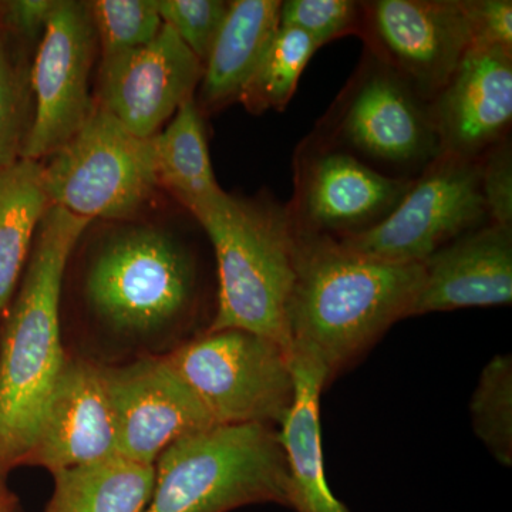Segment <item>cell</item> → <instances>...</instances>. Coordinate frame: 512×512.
I'll return each instance as SVG.
<instances>
[{"label":"cell","instance_id":"f1b7e54d","mask_svg":"<svg viewBox=\"0 0 512 512\" xmlns=\"http://www.w3.org/2000/svg\"><path fill=\"white\" fill-rule=\"evenodd\" d=\"M481 192L488 218L494 224L512 227V146L505 138L480 160Z\"/></svg>","mask_w":512,"mask_h":512},{"label":"cell","instance_id":"8fae6325","mask_svg":"<svg viewBox=\"0 0 512 512\" xmlns=\"http://www.w3.org/2000/svg\"><path fill=\"white\" fill-rule=\"evenodd\" d=\"M97 53L89 2L59 0L30 67L33 119L22 158L46 160L90 119L96 109L90 77Z\"/></svg>","mask_w":512,"mask_h":512},{"label":"cell","instance_id":"9a60e30c","mask_svg":"<svg viewBox=\"0 0 512 512\" xmlns=\"http://www.w3.org/2000/svg\"><path fill=\"white\" fill-rule=\"evenodd\" d=\"M116 457L119 434L104 366L67 357L26 463L56 474Z\"/></svg>","mask_w":512,"mask_h":512},{"label":"cell","instance_id":"44dd1931","mask_svg":"<svg viewBox=\"0 0 512 512\" xmlns=\"http://www.w3.org/2000/svg\"><path fill=\"white\" fill-rule=\"evenodd\" d=\"M50 205L42 161L20 158L0 170V315L9 308Z\"/></svg>","mask_w":512,"mask_h":512},{"label":"cell","instance_id":"d4e9b609","mask_svg":"<svg viewBox=\"0 0 512 512\" xmlns=\"http://www.w3.org/2000/svg\"><path fill=\"white\" fill-rule=\"evenodd\" d=\"M89 6L101 57L147 45L164 25L158 0H96Z\"/></svg>","mask_w":512,"mask_h":512},{"label":"cell","instance_id":"4dcf8cb0","mask_svg":"<svg viewBox=\"0 0 512 512\" xmlns=\"http://www.w3.org/2000/svg\"><path fill=\"white\" fill-rule=\"evenodd\" d=\"M59 0H13L6 3V25L23 39L39 43Z\"/></svg>","mask_w":512,"mask_h":512},{"label":"cell","instance_id":"484cf974","mask_svg":"<svg viewBox=\"0 0 512 512\" xmlns=\"http://www.w3.org/2000/svg\"><path fill=\"white\" fill-rule=\"evenodd\" d=\"M32 90L0 36V170L22 158L32 126Z\"/></svg>","mask_w":512,"mask_h":512},{"label":"cell","instance_id":"603a6c76","mask_svg":"<svg viewBox=\"0 0 512 512\" xmlns=\"http://www.w3.org/2000/svg\"><path fill=\"white\" fill-rule=\"evenodd\" d=\"M319 49L318 43L302 30L279 26L239 103L254 114L285 110L303 70Z\"/></svg>","mask_w":512,"mask_h":512},{"label":"cell","instance_id":"ffe728a7","mask_svg":"<svg viewBox=\"0 0 512 512\" xmlns=\"http://www.w3.org/2000/svg\"><path fill=\"white\" fill-rule=\"evenodd\" d=\"M158 185L192 218L224 192L215 178L204 114L195 99L185 101L153 136Z\"/></svg>","mask_w":512,"mask_h":512},{"label":"cell","instance_id":"ba28073f","mask_svg":"<svg viewBox=\"0 0 512 512\" xmlns=\"http://www.w3.org/2000/svg\"><path fill=\"white\" fill-rule=\"evenodd\" d=\"M215 426L279 427L295 394L292 356L242 329L207 330L165 355Z\"/></svg>","mask_w":512,"mask_h":512},{"label":"cell","instance_id":"f546056e","mask_svg":"<svg viewBox=\"0 0 512 512\" xmlns=\"http://www.w3.org/2000/svg\"><path fill=\"white\" fill-rule=\"evenodd\" d=\"M473 45L512 52L511 0H466ZM471 45V46H473Z\"/></svg>","mask_w":512,"mask_h":512},{"label":"cell","instance_id":"8992f818","mask_svg":"<svg viewBox=\"0 0 512 512\" xmlns=\"http://www.w3.org/2000/svg\"><path fill=\"white\" fill-rule=\"evenodd\" d=\"M42 167L50 204L90 222L140 217L161 191L153 137L136 136L97 104Z\"/></svg>","mask_w":512,"mask_h":512},{"label":"cell","instance_id":"e0dca14e","mask_svg":"<svg viewBox=\"0 0 512 512\" xmlns=\"http://www.w3.org/2000/svg\"><path fill=\"white\" fill-rule=\"evenodd\" d=\"M412 315L487 308L512 301V227L487 222L423 262Z\"/></svg>","mask_w":512,"mask_h":512},{"label":"cell","instance_id":"cb8c5ba5","mask_svg":"<svg viewBox=\"0 0 512 512\" xmlns=\"http://www.w3.org/2000/svg\"><path fill=\"white\" fill-rule=\"evenodd\" d=\"M478 439L503 466L512 463V359L497 355L487 363L470 403Z\"/></svg>","mask_w":512,"mask_h":512},{"label":"cell","instance_id":"d6986e66","mask_svg":"<svg viewBox=\"0 0 512 512\" xmlns=\"http://www.w3.org/2000/svg\"><path fill=\"white\" fill-rule=\"evenodd\" d=\"M279 0L229 2L227 19L215 39L197 96L201 113L237 103L281 26Z\"/></svg>","mask_w":512,"mask_h":512},{"label":"cell","instance_id":"9c48e42d","mask_svg":"<svg viewBox=\"0 0 512 512\" xmlns=\"http://www.w3.org/2000/svg\"><path fill=\"white\" fill-rule=\"evenodd\" d=\"M487 222L480 160L440 154L414 177L402 201L380 224L338 241L380 261L423 264L448 242Z\"/></svg>","mask_w":512,"mask_h":512},{"label":"cell","instance_id":"3957f363","mask_svg":"<svg viewBox=\"0 0 512 512\" xmlns=\"http://www.w3.org/2000/svg\"><path fill=\"white\" fill-rule=\"evenodd\" d=\"M90 221L50 205L37 228L18 295L0 336V476L26 463L66 355L60 299Z\"/></svg>","mask_w":512,"mask_h":512},{"label":"cell","instance_id":"7402d4cb","mask_svg":"<svg viewBox=\"0 0 512 512\" xmlns=\"http://www.w3.org/2000/svg\"><path fill=\"white\" fill-rule=\"evenodd\" d=\"M45 512H141L156 483V467L116 457L53 474Z\"/></svg>","mask_w":512,"mask_h":512},{"label":"cell","instance_id":"5b68a950","mask_svg":"<svg viewBox=\"0 0 512 512\" xmlns=\"http://www.w3.org/2000/svg\"><path fill=\"white\" fill-rule=\"evenodd\" d=\"M154 467L153 494L141 512L288 505V468L274 427L212 426L171 444Z\"/></svg>","mask_w":512,"mask_h":512},{"label":"cell","instance_id":"4fadbf2b","mask_svg":"<svg viewBox=\"0 0 512 512\" xmlns=\"http://www.w3.org/2000/svg\"><path fill=\"white\" fill-rule=\"evenodd\" d=\"M202 73L204 64L163 25L147 45L101 57L94 99L131 133L150 138L194 99Z\"/></svg>","mask_w":512,"mask_h":512},{"label":"cell","instance_id":"52a82bcc","mask_svg":"<svg viewBox=\"0 0 512 512\" xmlns=\"http://www.w3.org/2000/svg\"><path fill=\"white\" fill-rule=\"evenodd\" d=\"M312 136L393 177L414 178L441 154L429 101L367 50Z\"/></svg>","mask_w":512,"mask_h":512},{"label":"cell","instance_id":"4316f807","mask_svg":"<svg viewBox=\"0 0 512 512\" xmlns=\"http://www.w3.org/2000/svg\"><path fill=\"white\" fill-rule=\"evenodd\" d=\"M362 2L356 0H286L281 25L302 30L320 47L349 35H360Z\"/></svg>","mask_w":512,"mask_h":512},{"label":"cell","instance_id":"7a4b0ae2","mask_svg":"<svg viewBox=\"0 0 512 512\" xmlns=\"http://www.w3.org/2000/svg\"><path fill=\"white\" fill-rule=\"evenodd\" d=\"M423 264L380 261L338 239L298 231L288 306L291 356L318 363L329 382L390 326L412 315Z\"/></svg>","mask_w":512,"mask_h":512},{"label":"cell","instance_id":"6da1fadb","mask_svg":"<svg viewBox=\"0 0 512 512\" xmlns=\"http://www.w3.org/2000/svg\"><path fill=\"white\" fill-rule=\"evenodd\" d=\"M154 210V208H153ZM94 221L83 232L80 296L117 338L150 340L183 328L200 308L197 251L180 221L151 215Z\"/></svg>","mask_w":512,"mask_h":512},{"label":"cell","instance_id":"ac0fdd59","mask_svg":"<svg viewBox=\"0 0 512 512\" xmlns=\"http://www.w3.org/2000/svg\"><path fill=\"white\" fill-rule=\"evenodd\" d=\"M295 394L279 424L288 468V507L296 512H350L330 490L320 437V396L328 373L316 362L292 356Z\"/></svg>","mask_w":512,"mask_h":512},{"label":"cell","instance_id":"5bb4252c","mask_svg":"<svg viewBox=\"0 0 512 512\" xmlns=\"http://www.w3.org/2000/svg\"><path fill=\"white\" fill-rule=\"evenodd\" d=\"M119 434V456L156 466L171 444L215 426L165 356L104 366Z\"/></svg>","mask_w":512,"mask_h":512},{"label":"cell","instance_id":"7c38bea8","mask_svg":"<svg viewBox=\"0 0 512 512\" xmlns=\"http://www.w3.org/2000/svg\"><path fill=\"white\" fill-rule=\"evenodd\" d=\"M362 9L359 36L367 52L426 101L446 86L473 45L466 0H372Z\"/></svg>","mask_w":512,"mask_h":512},{"label":"cell","instance_id":"83f0119b","mask_svg":"<svg viewBox=\"0 0 512 512\" xmlns=\"http://www.w3.org/2000/svg\"><path fill=\"white\" fill-rule=\"evenodd\" d=\"M164 25L174 30L202 64L227 19L229 2L222 0H158Z\"/></svg>","mask_w":512,"mask_h":512},{"label":"cell","instance_id":"2e32d148","mask_svg":"<svg viewBox=\"0 0 512 512\" xmlns=\"http://www.w3.org/2000/svg\"><path fill=\"white\" fill-rule=\"evenodd\" d=\"M429 107L441 154L481 160L510 137L512 52L471 46Z\"/></svg>","mask_w":512,"mask_h":512},{"label":"cell","instance_id":"1f68e13d","mask_svg":"<svg viewBox=\"0 0 512 512\" xmlns=\"http://www.w3.org/2000/svg\"><path fill=\"white\" fill-rule=\"evenodd\" d=\"M3 476H0V512H16V500L3 484Z\"/></svg>","mask_w":512,"mask_h":512},{"label":"cell","instance_id":"30bf717a","mask_svg":"<svg viewBox=\"0 0 512 512\" xmlns=\"http://www.w3.org/2000/svg\"><path fill=\"white\" fill-rule=\"evenodd\" d=\"M295 191L286 204L305 234L355 237L380 224L412 187L414 178L376 170L342 148L309 136L293 160Z\"/></svg>","mask_w":512,"mask_h":512},{"label":"cell","instance_id":"277c9868","mask_svg":"<svg viewBox=\"0 0 512 512\" xmlns=\"http://www.w3.org/2000/svg\"><path fill=\"white\" fill-rule=\"evenodd\" d=\"M194 220L217 262V311L208 330H247L291 353L288 306L298 229L286 204L266 192L238 197L224 191Z\"/></svg>","mask_w":512,"mask_h":512}]
</instances>
